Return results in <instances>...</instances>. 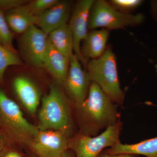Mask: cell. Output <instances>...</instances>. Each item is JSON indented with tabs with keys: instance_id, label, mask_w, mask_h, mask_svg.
Wrapping results in <instances>:
<instances>
[{
	"instance_id": "1",
	"label": "cell",
	"mask_w": 157,
	"mask_h": 157,
	"mask_svg": "<svg viewBox=\"0 0 157 157\" xmlns=\"http://www.w3.org/2000/svg\"><path fill=\"white\" fill-rule=\"evenodd\" d=\"M72 104L79 132L84 135L97 136L101 130L120 120L117 105L94 82L91 83L86 99L79 104Z\"/></svg>"
},
{
	"instance_id": "2",
	"label": "cell",
	"mask_w": 157,
	"mask_h": 157,
	"mask_svg": "<svg viewBox=\"0 0 157 157\" xmlns=\"http://www.w3.org/2000/svg\"><path fill=\"white\" fill-rule=\"evenodd\" d=\"M62 86L51 84L49 93L41 100L37 126L39 131H60L70 138L74 128L73 104Z\"/></svg>"
},
{
	"instance_id": "3",
	"label": "cell",
	"mask_w": 157,
	"mask_h": 157,
	"mask_svg": "<svg viewBox=\"0 0 157 157\" xmlns=\"http://www.w3.org/2000/svg\"><path fill=\"white\" fill-rule=\"evenodd\" d=\"M39 130L24 116L19 106L0 87V134L8 145L27 148Z\"/></svg>"
},
{
	"instance_id": "4",
	"label": "cell",
	"mask_w": 157,
	"mask_h": 157,
	"mask_svg": "<svg viewBox=\"0 0 157 157\" xmlns=\"http://www.w3.org/2000/svg\"><path fill=\"white\" fill-rule=\"evenodd\" d=\"M86 68L90 81L98 84L117 106H122L125 94L121 87L116 57L111 48L107 47L102 56L90 60Z\"/></svg>"
},
{
	"instance_id": "5",
	"label": "cell",
	"mask_w": 157,
	"mask_h": 157,
	"mask_svg": "<svg viewBox=\"0 0 157 157\" xmlns=\"http://www.w3.org/2000/svg\"><path fill=\"white\" fill-rule=\"evenodd\" d=\"M145 16L118 11L104 0L95 1L90 11L89 29L102 28L108 30L125 29L128 26H137L143 23Z\"/></svg>"
},
{
	"instance_id": "6",
	"label": "cell",
	"mask_w": 157,
	"mask_h": 157,
	"mask_svg": "<svg viewBox=\"0 0 157 157\" xmlns=\"http://www.w3.org/2000/svg\"><path fill=\"white\" fill-rule=\"evenodd\" d=\"M122 128L120 120L101 135L94 137L79 132L69 138L68 149L73 152L75 157H97L104 149L112 147L119 141Z\"/></svg>"
},
{
	"instance_id": "7",
	"label": "cell",
	"mask_w": 157,
	"mask_h": 157,
	"mask_svg": "<svg viewBox=\"0 0 157 157\" xmlns=\"http://www.w3.org/2000/svg\"><path fill=\"white\" fill-rule=\"evenodd\" d=\"M48 44V35L36 25L21 34L19 43L21 53L25 61L36 68H43Z\"/></svg>"
},
{
	"instance_id": "8",
	"label": "cell",
	"mask_w": 157,
	"mask_h": 157,
	"mask_svg": "<svg viewBox=\"0 0 157 157\" xmlns=\"http://www.w3.org/2000/svg\"><path fill=\"white\" fill-rule=\"evenodd\" d=\"M69 138L60 131H39L27 148L37 157H63L69 149Z\"/></svg>"
},
{
	"instance_id": "9",
	"label": "cell",
	"mask_w": 157,
	"mask_h": 157,
	"mask_svg": "<svg viewBox=\"0 0 157 157\" xmlns=\"http://www.w3.org/2000/svg\"><path fill=\"white\" fill-rule=\"evenodd\" d=\"M91 82L86 71L82 69L80 61L73 53L70 58L67 75L62 86L72 104H79L86 99Z\"/></svg>"
},
{
	"instance_id": "10",
	"label": "cell",
	"mask_w": 157,
	"mask_h": 157,
	"mask_svg": "<svg viewBox=\"0 0 157 157\" xmlns=\"http://www.w3.org/2000/svg\"><path fill=\"white\" fill-rule=\"evenodd\" d=\"M94 0H80L73 6L69 24L73 37V51L86 67L87 63L81 52V43L88 33L90 11Z\"/></svg>"
},
{
	"instance_id": "11",
	"label": "cell",
	"mask_w": 157,
	"mask_h": 157,
	"mask_svg": "<svg viewBox=\"0 0 157 157\" xmlns=\"http://www.w3.org/2000/svg\"><path fill=\"white\" fill-rule=\"evenodd\" d=\"M72 11V2L59 1L38 17L36 25L48 35L67 23Z\"/></svg>"
},
{
	"instance_id": "12",
	"label": "cell",
	"mask_w": 157,
	"mask_h": 157,
	"mask_svg": "<svg viewBox=\"0 0 157 157\" xmlns=\"http://www.w3.org/2000/svg\"><path fill=\"white\" fill-rule=\"evenodd\" d=\"M12 86L23 107L31 114H35L41 102V94L36 85L29 77L20 75L13 79Z\"/></svg>"
},
{
	"instance_id": "13",
	"label": "cell",
	"mask_w": 157,
	"mask_h": 157,
	"mask_svg": "<svg viewBox=\"0 0 157 157\" xmlns=\"http://www.w3.org/2000/svg\"><path fill=\"white\" fill-rule=\"evenodd\" d=\"M109 32L106 29L93 30L88 33L80 47L82 55L86 63L102 56L106 50Z\"/></svg>"
},
{
	"instance_id": "14",
	"label": "cell",
	"mask_w": 157,
	"mask_h": 157,
	"mask_svg": "<svg viewBox=\"0 0 157 157\" xmlns=\"http://www.w3.org/2000/svg\"><path fill=\"white\" fill-rule=\"evenodd\" d=\"M70 59L54 48L48 41L43 68L48 71L57 83L61 86L67 75Z\"/></svg>"
},
{
	"instance_id": "15",
	"label": "cell",
	"mask_w": 157,
	"mask_h": 157,
	"mask_svg": "<svg viewBox=\"0 0 157 157\" xmlns=\"http://www.w3.org/2000/svg\"><path fill=\"white\" fill-rule=\"evenodd\" d=\"M105 151L111 155L126 154L157 157V137L135 144H123L119 140L114 146Z\"/></svg>"
},
{
	"instance_id": "16",
	"label": "cell",
	"mask_w": 157,
	"mask_h": 157,
	"mask_svg": "<svg viewBox=\"0 0 157 157\" xmlns=\"http://www.w3.org/2000/svg\"><path fill=\"white\" fill-rule=\"evenodd\" d=\"M48 41L62 54L70 59L73 54V37L68 24L62 26L48 34Z\"/></svg>"
},
{
	"instance_id": "17",
	"label": "cell",
	"mask_w": 157,
	"mask_h": 157,
	"mask_svg": "<svg viewBox=\"0 0 157 157\" xmlns=\"http://www.w3.org/2000/svg\"><path fill=\"white\" fill-rule=\"evenodd\" d=\"M21 6L8 11L5 17L11 30L22 34L32 26L36 25L38 17L31 16Z\"/></svg>"
},
{
	"instance_id": "18",
	"label": "cell",
	"mask_w": 157,
	"mask_h": 157,
	"mask_svg": "<svg viewBox=\"0 0 157 157\" xmlns=\"http://www.w3.org/2000/svg\"><path fill=\"white\" fill-rule=\"evenodd\" d=\"M22 62L17 52L9 50L0 44V84H2L6 69L13 66H21Z\"/></svg>"
},
{
	"instance_id": "19",
	"label": "cell",
	"mask_w": 157,
	"mask_h": 157,
	"mask_svg": "<svg viewBox=\"0 0 157 157\" xmlns=\"http://www.w3.org/2000/svg\"><path fill=\"white\" fill-rule=\"evenodd\" d=\"M58 2V0H34L23 5L21 8L31 16L38 18Z\"/></svg>"
},
{
	"instance_id": "20",
	"label": "cell",
	"mask_w": 157,
	"mask_h": 157,
	"mask_svg": "<svg viewBox=\"0 0 157 157\" xmlns=\"http://www.w3.org/2000/svg\"><path fill=\"white\" fill-rule=\"evenodd\" d=\"M14 34L6 21L4 11L0 9V44L16 52L13 45Z\"/></svg>"
},
{
	"instance_id": "21",
	"label": "cell",
	"mask_w": 157,
	"mask_h": 157,
	"mask_svg": "<svg viewBox=\"0 0 157 157\" xmlns=\"http://www.w3.org/2000/svg\"><path fill=\"white\" fill-rule=\"evenodd\" d=\"M142 0H111L108 2L116 10L123 13L131 14L142 4Z\"/></svg>"
},
{
	"instance_id": "22",
	"label": "cell",
	"mask_w": 157,
	"mask_h": 157,
	"mask_svg": "<svg viewBox=\"0 0 157 157\" xmlns=\"http://www.w3.org/2000/svg\"><path fill=\"white\" fill-rule=\"evenodd\" d=\"M0 157H29L21 150V148L7 145L2 152Z\"/></svg>"
},
{
	"instance_id": "23",
	"label": "cell",
	"mask_w": 157,
	"mask_h": 157,
	"mask_svg": "<svg viewBox=\"0 0 157 157\" xmlns=\"http://www.w3.org/2000/svg\"><path fill=\"white\" fill-rule=\"evenodd\" d=\"M28 2L25 0H0V9L8 11L16 9Z\"/></svg>"
},
{
	"instance_id": "24",
	"label": "cell",
	"mask_w": 157,
	"mask_h": 157,
	"mask_svg": "<svg viewBox=\"0 0 157 157\" xmlns=\"http://www.w3.org/2000/svg\"><path fill=\"white\" fill-rule=\"evenodd\" d=\"M150 13L155 21L157 22V0L150 1Z\"/></svg>"
},
{
	"instance_id": "25",
	"label": "cell",
	"mask_w": 157,
	"mask_h": 157,
	"mask_svg": "<svg viewBox=\"0 0 157 157\" xmlns=\"http://www.w3.org/2000/svg\"><path fill=\"white\" fill-rule=\"evenodd\" d=\"M97 157H137V155L132 154L111 155L105 151L101 152Z\"/></svg>"
},
{
	"instance_id": "26",
	"label": "cell",
	"mask_w": 157,
	"mask_h": 157,
	"mask_svg": "<svg viewBox=\"0 0 157 157\" xmlns=\"http://www.w3.org/2000/svg\"><path fill=\"white\" fill-rule=\"evenodd\" d=\"M7 145L8 144L6 143V140H5L2 135L0 134V155Z\"/></svg>"
},
{
	"instance_id": "27",
	"label": "cell",
	"mask_w": 157,
	"mask_h": 157,
	"mask_svg": "<svg viewBox=\"0 0 157 157\" xmlns=\"http://www.w3.org/2000/svg\"><path fill=\"white\" fill-rule=\"evenodd\" d=\"M63 157H75V154L71 150L68 149L65 152Z\"/></svg>"
},
{
	"instance_id": "28",
	"label": "cell",
	"mask_w": 157,
	"mask_h": 157,
	"mask_svg": "<svg viewBox=\"0 0 157 157\" xmlns=\"http://www.w3.org/2000/svg\"><path fill=\"white\" fill-rule=\"evenodd\" d=\"M29 157H37L35 155L31 153L30 152L29 155Z\"/></svg>"
},
{
	"instance_id": "29",
	"label": "cell",
	"mask_w": 157,
	"mask_h": 157,
	"mask_svg": "<svg viewBox=\"0 0 157 157\" xmlns=\"http://www.w3.org/2000/svg\"><path fill=\"white\" fill-rule=\"evenodd\" d=\"M155 68L156 71L157 73V65H155Z\"/></svg>"
}]
</instances>
